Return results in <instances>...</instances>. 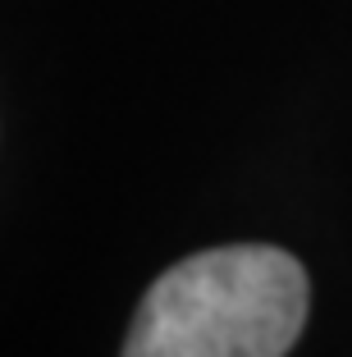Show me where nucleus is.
Segmentation results:
<instances>
[{"label": "nucleus", "instance_id": "obj_1", "mask_svg": "<svg viewBox=\"0 0 352 357\" xmlns=\"http://www.w3.org/2000/svg\"><path fill=\"white\" fill-rule=\"evenodd\" d=\"M307 321V271L280 248L234 243L146 289L124 357H284Z\"/></svg>", "mask_w": 352, "mask_h": 357}]
</instances>
